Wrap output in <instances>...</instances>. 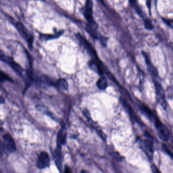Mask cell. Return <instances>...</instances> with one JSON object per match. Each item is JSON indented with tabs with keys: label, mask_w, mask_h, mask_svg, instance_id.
I'll use <instances>...</instances> for the list:
<instances>
[{
	"label": "cell",
	"mask_w": 173,
	"mask_h": 173,
	"mask_svg": "<svg viewBox=\"0 0 173 173\" xmlns=\"http://www.w3.org/2000/svg\"><path fill=\"white\" fill-rule=\"evenodd\" d=\"M0 60L10 66L19 76L23 77V68L18 63L15 62L12 57L5 55L1 50H0Z\"/></svg>",
	"instance_id": "6da1fadb"
},
{
	"label": "cell",
	"mask_w": 173,
	"mask_h": 173,
	"mask_svg": "<svg viewBox=\"0 0 173 173\" xmlns=\"http://www.w3.org/2000/svg\"><path fill=\"white\" fill-rule=\"evenodd\" d=\"M16 27L20 36L27 41L29 48L31 50V49L33 48L34 42V37L33 35L26 29V27L23 26V24L22 23H17L16 24Z\"/></svg>",
	"instance_id": "7a4b0ae2"
},
{
	"label": "cell",
	"mask_w": 173,
	"mask_h": 173,
	"mask_svg": "<svg viewBox=\"0 0 173 173\" xmlns=\"http://www.w3.org/2000/svg\"><path fill=\"white\" fill-rule=\"evenodd\" d=\"M93 2L92 1L88 0L85 4L84 10L83 11V14L85 18L86 19L87 22H89V24L95 29H97V24L94 20L93 17Z\"/></svg>",
	"instance_id": "3957f363"
},
{
	"label": "cell",
	"mask_w": 173,
	"mask_h": 173,
	"mask_svg": "<svg viewBox=\"0 0 173 173\" xmlns=\"http://www.w3.org/2000/svg\"><path fill=\"white\" fill-rule=\"evenodd\" d=\"M154 121L159 137L163 141L167 142L170 138V134L167 127L162 123L157 118H155Z\"/></svg>",
	"instance_id": "277c9868"
},
{
	"label": "cell",
	"mask_w": 173,
	"mask_h": 173,
	"mask_svg": "<svg viewBox=\"0 0 173 173\" xmlns=\"http://www.w3.org/2000/svg\"><path fill=\"white\" fill-rule=\"evenodd\" d=\"M155 87L156 90L157 102L162 106L163 109H166L167 107V104L166 102L165 93L163 88L158 82H156L155 84Z\"/></svg>",
	"instance_id": "5b68a950"
},
{
	"label": "cell",
	"mask_w": 173,
	"mask_h": 173,
	"mask_svg": "<svg viewBox=\"0 0 173 173\" xmlns=\"http://www.w3.org/2000/svg\"><path fill=\"white\" fill-rule=\"evenodd\" d=\"M50 163V159L48 153L46 152L43 151L40 153L37 162V167L39 169H43L48 167Z\"/></svg>",
	"instance_id": "8992f818"
},
{
	"label": "cell",
	"mask_w": 173,
	"mask_h": 173,
	"mask_svg": "<svg viewBox=\"0 0 173 173\" xmlns=\"http://www.w3.org/2000/svg\"><path fill=\"white\" fill-rule=\"evenodd\" d=\"M77 37L79 40V41L81 42L82 44L83 45V46L84 47L85 49L87 50L88 53L92 56V57H93L96 61L97 60V53L96 51H94V49L93 48L92 46L90 45V44L87 41V40L85 39L84 38H83L82 36L80 34L77 35Z\"/></svg>",
	"instance_id": "52a82bcc"
},
{
	"label": "cell",
	"mask_w": 173,
	"mask_h": 173,
	"mask_svg": "<svg viewBox=\"0 0 173 173\" xmlns=\"http://www.w3.org/2000/svg\"><path fill=\"white\" fill-rule=\"evenodd\" d=\"M4 144L5 147L10 152H14L16 150L15 143L11 136L9 134H5L4 137Z\"/></svg>",
	"instance_id": "ba28073f"
},
{
	"label": "cell",
	"mask_w": 173,
	"mask_h": 173,
	"mask_svg": "<svg viewBox=\"0 0 173 173\" xmlns=\"http://www.w3.org/2000/svg\"><path fill=\"white\" fill-rule=\"evenodd\" d=\"M53 157L58 169L60 170H61V169H62V159H63L62 147H57L53 152Z\"/></svg>",
	"instance_id": "9c48e42d"
},
{
	"label": "cell",
	"mask_w": 173,
	"mask_h": 173,
	"mask_svg": "<svg viewBox=\"0 0 173 173\" xmlns=\"http://www.w3.org/2000/svg\"><path fill=\"white\" fill-rule=\"evenodd\" d=\"M121 102H122V105L124 108V109L126 110V111L127 112V113L129 114L130 117L132 118L134 121H136V122L140 123L139 119L138 118L136 114L134 113L133 109H132L131 106L123 99H121Z\"/></svg>",
	"instance_id": "30bf717a"
},
{
	"label": "cell",
	"mask_w": 173,
	"mask_h": 173,
	"mask_svg": "<svg viewBox=\"0 0 173 173\" xmlns=\"http://www.w3.org/2000/svg\"><path fill=\"white\" fill-rule=\"evenodd\" d=\"M139 108L142 113L148 119H149V120H153V119H154L155 117L153 112L146 105L144 104H140L139 105Z\"/></svg>",
	"instance_id": "8fae6325"
},
{
	"label": "cell",
	"mask_w": 173,
	"mask_h": 173,
	"mask_svg": "<svg viewBox=\"0 0 173 173\" xmlns=\"http://www.w3.org/2000/svg\"><path fill=\"white\" fill-rule=\"evenodd\" d=\"M66 130L64 126H63L57 134V147H62L63 145L66 142Z\"/></svg>",
	"instance_id": "7c38bea8"
},
{
	"label": "cell",
	"mask_w": 173,
	"mask_h": 173,
	"mask_svg": "<svg viewBox=\"0 0 173 173\" xmlns=\"http://www.w3.org/2000/svg\"><path fill=\"white\" fill-rule=\"evenodd\" d=\"M142 55L144 57L145 60L146 61V64H147L148 70L149 71L151 74L153 76H157L158 75L157 73V69L154 67V66L150 62V58L148 56L147 54L145 52H142Z\"/></svg>",
	"instance_id": "4fadbf2b"
},
{
	"label": "cell",
	"mask_w": 173,
	"mask_h": 173,
	"mask_svg": "<svg viewBox=\"0 0 173 173\" xmlns=\"http://www.w3.org/2000/svg\"><path fill=\"white\" fill-rule=\"evenodd\" d=\"M89 66L90 69L95 73H97L101 76L103 75V70L101 67L100 65H99L96 60H90L89 63Z\"/></svg>",
	"instance_id": "5bb4252c"
},
{
	"label": "cell",
	"mask_w": 173,
	"mask_h": 173,
	"mask_svg": "<svg viewBox=\"0 0 173 173\" xmlns=\"http://www.w3.org/2000/svg\"><path fill=\"white\" fill-rule=\"evenodd\" d=\"M97 87L101 90H104L108 87V82L107 79L104 76H102L97 80Z\"/></svg>",
	"instance_id": "9a60e30c"
},
{
	"label": "cell",
	"mask_w": 173,
	"mask_h": 173,
	"mask_svg": "<svg viewBox=\"0 0 173 173\" xmlns=\"http://www.w3.org/2000/svg\"><path fill=\"white\" fill-rule=\"evenodd\" d=\"M64 31H59L56 35H47V34H42L41 35L40 38L43 40H52V39H56L57 38H59L60 36H61Z\"/></svg>",
	"instance_id": "2e32d148"
},
{
	"label": "cell",
	"mask_w": 173,
	"mask_h": 173,
	"mask_svg": "<svg viewBox=\"0 0 173 173\" xmlns=\"http://www.w3.org/2000/svg\"><path fill=\"white\" fill-rule=\"evenodd\" d=\"M86 31L89 33V34L90 36L93 37V38L96 39H99L100 36L98 35L97 31H96V29L92 27L89 24H87L86 27Z\"/></svg>",
	"instance_id": "e0dca14e"
},
{
	"label": "cell",
	"mask_w": 173,
	"mask_h": 173,
	"mask_svg": "<svg viewBox=\"0 0 173 173\" xmlns=\"http://www.w3.org/2000/svg\"><path fill=\"white\" fill-rule=\"evenodd\" d=\"M56 86H59L63 90H67L68 89V83L64 78H60L56 81Z\"/></svg>",
	"instance_id": "ac0fdd59"
},
{
	"label": "cell",
	"mask_w": 173,
	"mask_h": 173,
	"mask_svg": "<svg viewBox=\"0 0 173 173\" xmlns=\"http://www.w3.org/2000/svg\"><path fill=\"white\" fill-rule=\"evenodd\" d=\"M145 147L149 153H153V144L152 141L150 140V138L146 139L144 141Z\"/></svg>",
	"instance_id": "d6986e66"
},
{
	"label": "cell",
	"mask_w": 173,
	"mask_h": 173,
	"mask_svg": "<svg viewBox=\"0 0 173 173\" xmlns=\"http://www.w3.org/2000/svg\"><path fill=\"white\" fill-rule=\"evenodd\" d=\"M130 5L136 9L137 12L141 17H144V14L143 13V10L137 4V1H130Z\"/></svg>",
	"instance_id": "ffe728a7"
},
{
	"label": "cell",
	"mask_w": 173,
	"mask_h": 173,
	"mask_svg": "<svg viewBox=\"0 0 173 173\" xmlns=\"http://www.w3.org/2000/svg\"><path fill=\"white\" fill-rule=\"evenodd\" d=\"M6 81L13 82V80L6 73L0 70V82L3 83Z\"/></svg>",
	"instance_id": "44dd1931"
},
{
	"label": "cell",
	"mask_w": 173,
	"mask_h": 173,
	"mask_svg": "<svg viewBox=\"0 0 173 173\" xmlns=\"http://www.w3.org/2000/svg\"><path fill=\"white\" fill-rule=\"evenodd\" d=\"M144 24L145 27L146 29H148V30H151L152 29H153V25L152 23L150 21L149 19H146L144 20Z\"/></svg>",
	"instance_id": "7402d4cb"
},
{
	"label": "cell",
	"mask_w": 173,
	"mask_h": 173,
	"mask_svg": "<svg viewBox=\"0 0 173 173\" xmlns=\"http://www.w3.org/2000/svg\"><path fill=\"white\" fill-rule=\"evenodd\" d=\"M99 40L100 41L101 43L102 44V46L104 47H106L107 46V38L104 37H100L99 38Z\"/></svg>",
	"instance_id": "603a6c76"
},
{
	"label": "cell",
	"mask_w": 173,
	"mask_h": 173,
	"mask_svg": "<svg viewBox=\"0 0 173 173\" xmlns=\"http://www.w3.org/2000/svg\"><path fill=\"white\" fill-rule=\"evenodd\" d=\"M151 170L153 173H162V172L159 170V169L155 165H152L151 166Z\"/></svg>",
	"instance_id": "cb8c5ba5"
},
{
	"label": "cell",
	"mask_w": 173,
	"mask_h": 173,
	"mask_svg": "<svg viewBox=\"0 0 173 173\" xmlns=\"http://www.w3.org/2000/svg\"><path fill=\"white\" fill-rule=\"evenodd\" d=\"M163 149L165 151V152L167 153L168 155H169L171 157H172V153H171L170 150L168 149V148L165 145H163Z\"/></svg>",
	"instance_id": "d4e9b609"
},
{
	"label": "cell",
	"mask_w": 173,
	"mask_h": 173,
	"mask_svg": "<svg viewBox=\"0 0 173 173\" xmlns=\"http://www.w3.org/2000/svg\"><path fill=\"white\" fill-rule=\"evenodd\" d=\"M163 22H165L166 24H167L169 27H173V20H169V19H163Z\"/></svg>",
	"instance_id": "484cf974"
},
{
	"label": "cell",
	"mask_w": 173,
	"mask_h": 173,
	"mask_svg": "<svg viewBox=\"0 0 173 173\" xmlns=\"http://www.w3.org/2000/svg\"><path fill=\"white\" fill-rule=\"evenodd\" d=\"M64 173H72L69 167L66 166L65 168H64Z\"/></svg>",
	"instance_id": "4316f807"
},
{
	"label": "cell",
	"mask_w": 173,
	"mask_h": 173,
	"mask_svg": "<svg viewBox=\"0 0 173 173\" xmlns=\"http://www.w3.org/2000/svg\"><path fill=\"white\" fill-rule=\"evenodd\" d=\"M147 4V6L148 9L149 10V11L150 12V9H151V1H147L146 2Z\"/></svg>",
	"instance_id": "83f0119b"
},
{
	"label": "cell",
	"mask_w": 173,
	"mask_h": 173,
	"mask_svg": "<svg viewBox=\"0 0 173 173\" xmlns=\"http://www.w3.org/2000/svg\"><path fill=\"white\" fill-rule=\"evenodd\" d=\"M5 102L4 99L2 96H0V104H3Z\"/></svg>",
	"instance_id": "f1b7e54d"
},
{
	"label": "cell",
	"mask_w": 173,
	"mask_h": 173,
	"mask_svg": "<svg viewBox=\"0 0 173 173\" xmlns=\"http://www.w3.org/2000/svg\"><path fill=\"white\" fill-rule=\"evenodd\" d=\"M3 146L2 145L0 144V153L3 152Z\"/></svg>",
	"instance_id": "f546056e"
},
{
	"label": "cell",
	"mask_w": 173,
	"mask_h": 173,
	"mask_svg": "<svg viewBox=\"0 0 173 173\" xmlns=\"http://www.w3.org/2000/svg\"><path fill=\"white\" fill-rule=\"evenodd\" d=\"M81 173H89L87 171L84 170H83L81 172Z\"/></svg>",
	"instance_id": "4dcf8cb0"
},
{
	"label": "cell",
	"mask_w": 173,
	"mask_h": 173,
	"mask_svg": "<svg viewBox=\"0 0 173 173\" xmlns=\"http://www.w3.org/2000/svg\"><path fill=\"white\" fill-rule=\"evenodd\" d=\"M0 125H3V122H2L1 119H0Z\"/></svg>",
	"instance_id": "1f68e13d"
}]
</instances>
